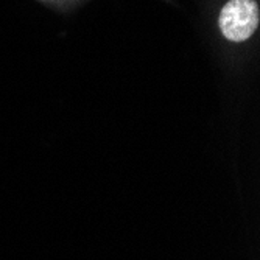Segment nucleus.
<instances>
[{"instance_id": "1", "label": "nucleus", "mask_w": 260, "mask_h": 260, "mask_svg": "<svg viewBox=\"0 0 260 260\" xmlns=\"http://www.w3.org/2000/svg\"><path fill=\"white\" fill-rule=\"evenodd\" d=\"M223 36L232 42L249 39L258 27V5L255 0H229L218 19Z\"/></svg>"}]
</instances>
